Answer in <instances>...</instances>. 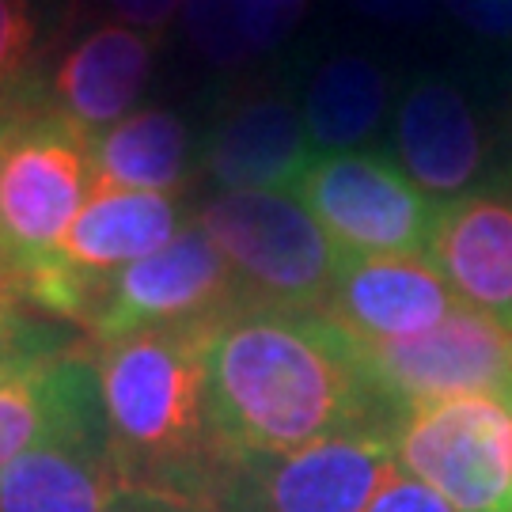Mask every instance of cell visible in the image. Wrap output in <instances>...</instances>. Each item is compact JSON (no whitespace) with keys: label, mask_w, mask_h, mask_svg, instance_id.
Segmentation results:
<instances>
[{"label":"cell","mask_w":512,"mask_h":512,"mask_svg":"<svg viewBox=\"0 0 512 512\" xmlns=\"http://www.w3.org/2000/svg\"><path fill=\"white\" fill-rule=\"evenodd\" d=\"M12 114H16V88H12V92L0 95V145H4V137H8V126H12Z\"/></svg>","instance_id":"4316f807"},{"label":"cell","mask_w":512,"mask_h":512,"mask_svg":"<svg viewBox=\"0 0 512 512\" xmlns=\"http://www.w3.org/2000/svg\"><path fill=\"white\" fill-rule=\"evenodd\" d=\"M194 220L228 258L243 308H323L342 251L296 194L224 190Z\"/></svg>","instance_id":"277c9868"},{"label":"cell","mask_w":512,"mask_h":512,"mask_svg":"<svg viewBox=\"0 0 512 512\" xmlns=\"http://www.w3.org/2000/svg\"><path fill=\"white\" fill-rule=\"evenodd\" d=\"M395 152L410 183L433 202H452L486 171L490 141L475 107L452 80L421 73L410 80L395 110Z\"/></svg>","instance_id":"8fae6325"},{"label":"cell","mask_w":512,"mask_h":512,"mask_svg":"<svg viewBox=\"0 0 512 512\" xmlns=\"http://www.w3.org/2000/svg\"><path fill=\"white\" fill-rule=\"evenodd\" d=\"M209 330H141L92 346L110 459L122 486L179 497L202 512L220 471L205 421Z\"/></svg>","instance_id":"7a4b0ae2"},{"label":"cell","mask_w":512,"mask_h":512,"mask_svg":"<svg viewBox=\"0 0 512 512\" xmlns=\"http://www.w3.org/2000/svg\"><path fill=\"white\" fill-rule=\"evenodd\" d=\"M365 512H456V509H452L433 486H425L421 478H414L410 471L399 467V471L380 486V494L368 501Z\"/></svg>","instance_id":"7402d4cb"},{"label":"cell","mask_w":512,"mask_h":512,"mask_svg":"<svg viewBox=\"0 0 512 512\" xmlns=\"http://www.w3.org/2000/svg\"><path fill=\"white\" fill-rule=\"evenodd\" d=\"M308 8L311 0H183V35L205 65L236 73L289 42Z\"/></svg>","instance_id":"ac0fdd59"},{"label":"cell","mask_w":512,"mask_h":512,"mask_svg":"<svg viewBox=\"0 0 512 512\" xmlns=\"http://www.w3.org/2000/svg\"><path fill=\"white\" fill-rule=\"evenodd\" d=\"M107 512H202L194 505H186L179 497H164V494H148V490H122L114 497V505Z\"/></svg>","instance_id":"484cf974"},{"label":"cell","mask_w":512,"mask_h":512,"mask_svg":"<svg viewBox=\"0 0 512 512\" xmlns=\"http://www.w3.org/2000/svg\"><path fill=\"white\" fill-rule=\"evenodd\" d=\"M387 110V73L361 54H334L308 84L304 126L315 148L349 152L380 129Z\"/></svg>","instance_id":"d6986e66"},{"label":"cell","mask_w":512,"mask_h":512,"mask_svg":"<svg viewBox=\"0 0 512 512\" xmlns=\"http://www.w3.org/2000/svg\"><path fill=\"white\" fill-rule=\"evenodd\" d=\"M399 467L391 433H342L220 467L205 512H365Z\"/></svg>","instance_id":"5b68a950"},{"label":"cell","mask_w":512,"mask_h":512,"mask_svg":"<svg viewBox=\"0 0 512 512\" xmlns=\"http://www.w3.org/2000/svg\"><path fill=\"white\" fill-rule=\"evenodd\" d=\"M243 308L236 274L198 220H186L160 251L129 262L107 281L88 338L92 346L141 330L217 327Z\"/></svg>","instance_id":"8992f818"},{"label":"cell","mask_w":512,"mask_h":512,"mask_svg":"<svg viewBox=\"0 0 512 512\" xmlns=\"http://www.w3.org/2000/svg\"><path fill=\"white\" fill-rule=\"evenodd\" d=\"M0 300H16V304H23L16 296V289H12V277H8V270H4V262H0Z\"/></svg>","instance_id":"83f0119b"},{"label":"cell","mask_w":512,"mask_h":512,"mask_svg":"<svg viewBox=\"0 0 512 512\" xmlns=\"http://www.w3.org/2000/svg\"><path fill=\"white\" fill-rule=\"evenodd\" d=\"M103 395L92 346H76L46 365H35L0 384V471L61 429L95 425Z\"/></svg>","instance_id":"2e32d148"},{"label":"cell","mask_w":512,"mask_h":512,"mask_svg":"<svg viewBox=\"0 0 512 512\" xmlns=\"http://www.w3.org/2000/svg\"><path fill=\"white\" fill-rule=\"evenodd\" d=\"M179 228H183V194H141V190L92 194L84 202V209L76 213L73 224H69L57 255L46 266L73 274L92 293L95 315L99 296H103L110 277L118 270H126L129 262L160 251Z\"/></svg>","instance_id":"4fadbf2b"},{"label":"cell","mask_w":512,"mask_h":512,"mask_svg":"<svg viewBox=\"0 0 512 512\" xmlns=\"http://www.w3.org/2000/svg\"><path fill=\"white\" fill-rule=\"evenodd\" d=\"M293 194L346 255H425L440 209L380 152L315 156Z\"/></svg>","instance_id":"ba28073f"},{"label":"cell","mask_w":512,"mask_h":512,"mask_svg":"<svg viewBox=\"0 0 512 512\" xmlns=\"http://www.w3.org/2000/svg\"><path fill=\"white\" fill-rule=\"evenodd\" d=\"M160 42L164 35L126 23L95 27L61 54L50 84L42 88L69 122L99 137L103 129L118 126L141 99Z\"/></svg>","instance_id":"5bb4252c"},{"label":"cell","mask_w":512,"mask_h":512,"mask_svg":"<svg viewBox=\"0 0 512 512\" xmlns=\"http://www.w3.org/2000/svg\"><path fill=\"white\" fill-rule=\"evenodd\" d=\"M452 16L482 38L512 42V0H440Z\"/></svg>","instance_id":"603a6c76"},{"label":"cell","mask_w":512,"mask_h":512,"mask_svg":"<svg viewBox=\"0 0 512 512\" xmlns=\"http://www.w3.org/2000/svg\"><path fill=\"white\" fill-rule=\"evenodd\" d=\"M425 255L463 304L512 330V183L440 202Z\"/></svg>","instance_id":"7c38bea8"},{"label":"cell","mask_w":512,"mask_h":512,"mask_svg":"<svg viewBox=\"0 0 512 512\" xmlns=\"http://www.w3.org/2000/svg\"><path fill=\"white\" fill-rule=\"evenodd\" d=\"M107 4L118 16V23L137 27V31H152V35H164L175 12L183 8V0H107Z\"/></svg>","instance_id":"cb8c5ba5"},{"label":"cell","mask_w":512,"mask_h":512,"mask_svg":"<svg viewBox=\"0 0 512 512\" xmlns=\"http://www.w3.org/2000/svg\"><path fill=\"white\" fill-rule=\"evenodd\" d=\"M107 421L61 429L0 471V512H107L122 494Z\"/></svg>","instance_id":"9a60e30c"},{"label":"cell","mask_w":512,"mask_h":512,"mask_svg":"<svg viewBox=\"0 0 512 512\" xmlns=\"http://www.w3.org/2000/svg\"><path fill=\"white\" fill-rule=\"evenodd\" d=\"M463 300L429 255H338L323 315L357 342H395L437 327Z\"/></svg>","instance_id":"9c48e42d"},{"label":"cell","mask_w":512,"mask_h":512,"mask_svg":"<svg viewBox=\"0 0 512 512\" xmlns=\"http://www.w3.org/2000/svg\"><path fill=\"white\" fill-rule=\"evenodd\" d=\"M202 164L220 190H296L315 164L304 114L285 92L239 95L205 137Z\"/></svg>","instance_id":"30bf717a"},{"label":"cell","mask_w":512,"mask_h":512,"mask_svg":"<svg viewBox=\"0 0 512 512\" xmlns=\"http://www.w3.org/2000/svg\"><path fill=\"white\" fill-rule=\"evenodd\" d=\"M76 349V342L61 327L27 311V304L0 300V384L35 365H46L61 353Z\"/></svg>","instance_id":"ffe728a7"},{"label":"cell","mask_w":512,"mask_h":512,"mask_svg":"<svg viewBox=\"0 0 512 512\" xmlns=\"http://www.w3.org/2000/svg\"><path fill=\"white\" fill-rule=\"evenodd\" d=\"M361 16L391 23V27H418L433 16V4L437 0H349Z\"/></svg>","instance_id":"d4e9b609"},{"label":"cell","mask_w":512,"mask_h":512,"mask_svg":"<svg viewBox=\"0 0 512 512\" xmlns=\"http://www.w3.org/2000/svg\"><path fill=\"white\" fill-rule=\"evenodd\" d=\"M395 452L456 512H512V414L490 395L406 410Z\"/></svg>","instance_id":"52a82bcc"},{"label":"cell","mask_w":512,"mask_h":512,"mask_svg":"<svg viewBox=\"0 0 512 512\" xmlns=\"http://www.w3.org/2000/svg\"><path fill=\"white\" fill-rule=\"evenodd\" d=\"M95 186L141 190V194H183L190 179V129L175 110L148 107L92 137Z\"/></svg>","instance_id":"e0dca14e"},{"label":"cell","mask_w":512,"mask_h":512,"mask_svg":"<svg viewBox=\"0 0 512 512\" xmlns=\"http://www.w3.org/2000/svg\"><path fill=\"white\" fill-rule=\"evenodd\" d=\"M205 421L220 467L342 433L399 429L361 342L323 311L281 308H239L209 330Z\"/></svg>","instance_id":"6da1fadb"},{"label":"cell","mask_w":512,"mask_h":512,"mask_svg":"<svg viewBox=\"0 0 512 512\" xmlns=\"http://www.w3.org/2000/svg\"><path fill=\"white\" fill-rule=\"evenodd\" d=\"M38 16L31 0H0V95L35 73Z\"/></svg>","instance_id":"44dd1931"},{"label":"cell","mask_w":512,"mask_h":512,"mask_svg":"<svg viewBox=\"0 0 512 512\" xmlns=\"http://www.w3.org/2000/svg\"><path fill=\"white\" fill-rule=\"evenodd\" d=\"M92 186V133L69 122L31 73L16 88V114L0 145V262L19 300L27 277L57 255Z\"/></svg>","instance_id":"3957f363"}]
</instances>
